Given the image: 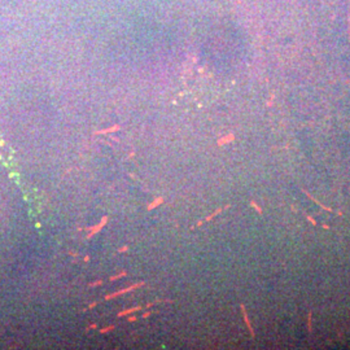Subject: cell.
<instances>
[{
	"instance_id": "9c48e42d",
	"label": "cell",
	"mask_w": 350,
	"mask_h": 350,
	"mask_svg": "<svg viewBox=\"0 0 350 350\" xmlns=\"http://www.w3.org/2000/svg\"><path fill=\"white\" fill-rule=\"evenodd\" d=\"M127 275V272L126 271H122V272H119L118 275H114V276H110V281H115V280H118V279H121V277H123V276H126Z\"/></svg>"
},
{
	"instance_id": "7c38bea8",
	"label": "cell",
	"mask_w": 350,
	"mask_h": 350,
	"mask_svg": "<svg viewBox=\"0 0 350 350\" xmlns=\"http://www.w3.org/2000/svg\"><path fill=\"white\" fill-rule=\"evenodd\" d=\"M128 248H130V246H128V245L122 246V248H119V249H118V253H125L126 250H128Z\"/></svg>"
},
{
	"instance_id": "277c9868",
	"label": "cell",
	"mask_w": 350,
	"mask_h": 350,
	"mask_svg": "<svg viewBox=\"0 0 350 350\" xmlns=\"http://www.w3.org/2000/svg\"><path fill=\"white\" fill-rule=\"evenodd\" d=\"M140 306H135V307H131V309H127V310H123V311H119V313L117 314L118 318H121V316H125V315H128V314H132V313H136V311L140 310Z\"/></svg>"
},
{
	"instance_id": "ac0fdd59",
	"label": "cell",
	"mask_w": 350,
	"mask_h": 350,
	"mask_svg": "<svg viewBox=\"0 0 350 350\" xmlns=\"http://www.w3.org/2000/svg\"><path fill=\"white\" fill-rule=\"evenodd\" d=\"M90 261V256H86L84 257V262H88Z\"/></svg>"
},
{
	"instance_id": "52a82bcc",
	"label": "cell",
	"mask_w": 350,
	"mask_h": 350,
	"mask_svg": "<svg viewBox=\"0 0 350 350\" xmlns=\"http://www.w3.org/2000/svg\"><path fill=\"white\" fill-rule=\"evenodd\" d=\"M222 210H223V209H218V210H215V212L213 213V214H210V215H209V217H208V218H205V220H201V222H199V223H197L196 226H197V227H199V226H201V225H202V222H208V220L213 219V218H214L215 215H218V214H219V213L222 212Z\"/></svg>"
},
{
	"instance_id": "9a60e30c",
	"label": "cell",
	"mask_w": 350,
	"mask_h": 350,
	"mask_svg": "<svg viewBox=\"0 0 350 350\" xmlns=\"http://www.w3.org/2000/svg\"><path fill=\"white\" fill-rule=\"evenodd\" d=\"M96 305H97V302H92L91 305L88 306V309H94V307H95V306H96Z\"/></svg>"
},
{
	"instance_id": "6da1fadb",
	"label": "cell",
	"mask_w": 350,
	"mask_h": 350,
	"mask_svg": "<svg viewBox=\"0 0 350 350\" xmlns=\"http://www.w3.org/2000/svg\"><path fill=\"white\" fill-rule=\"evenodd\" d=\"M144 284H145V283H143V281H140V283H136V284H132V285H130V287L125 288V289L117 290V292L112 293V294H108V296H105V300H106V301H109V300H113V298L118 297V296L123 294V293H127V292H132V290H135V289H138V288L143 287Z\"/></svg>"
},
{
	"instance_id": "7a4b0ae2",
	"label": "cell",
	"mask_w": 350,
	"mask_h": 350,
	"mask_svg": "<svg viewBox=\"0 0 350 350\" xmlns=\"http://www.w3.org/2000/svg\"><path fill=\"white\" fill-rule=\"evenodd\" d=\"M106 222H108V217H102V218H101V220H100V223H99V225H96V226H94V227H91V228H90V231H91V232L88 233V236H87V237H88V239H91L94 235H96V233H99L100 231L102 230V227H104V226L106 225Z\"/></svg>"
},
{
	"instance_id": "e0dca14e",
	"label": "cell",
	"mask_w": 350,
	"mask_h": 350,
	"mask_svg": "<svg viewBox=\"0 0 350 350\" xmlns=\"http://www.w3.org/2000/svg\"><path fill=\"white\" fill-rule=\"evenodd\" d=\"M149 315H151V313H145V314H143V318H148Z\"/></svg>"
},
{
	"instance_id": "ba28073f",
	"label": "cell",
	"mask_w": 350,
	"mask_h": 350,
	"mask_svg": "<svg viewBox=\"0 0 350 350\" xmlns=\"http://www.w3.org/2000/svg\"><path fill=\"white\" fill-rule=\"evenodd\" d=\"M233 140V135H228L226 136V138H222L220 140H218V145H223V144L226 143H230V141Z\"/></svg>"
},
{
	"instance_id": "5bb4252c",
	"label": "cell",
	"mask_w": 350,
	"mask_h": 350,
	"mask_svg": "<svg viewBox=\"0 0 350 350\" xmlns=\"http://www.w3.org/2000/svg\"><path fill=\"white\" fill-rule=\"evenodd\" d=\"M252 206H254V208H256V209H257V210H258V212H259V213H261V209H259V208H258V206H257V205H256V202H254V201H252Z\"/></svg>"
},
{
	"instance_id": "8992f818",
	"label": "cell",
	"mask_w": 350,
	"mask_h": 350,
	"mask_svg": "<svg viewBox=\"0 0 350 350\" xmlns=\"http://www.w3.org/2000/svg\"><path fill=\"white\" fill-rule=\"evenodd\" d=\"M163 202V199L162 197H158V199H156L154 200L153 202H151V204L148 205V210H153V209H156L157 206H159V205Z\"/></svg>"
},
{
	"instance_id": "4fadbf2b",
	"label": "cell",
	"mask_w": 350,
	"mask_h": 350,
	"mask_svg": "<svg viewBox=\"0 0 350 350\" xmlns=\"http://www.w3.org/2000/svg\"><path fill=\"white\" fill-rule=\"evenodd\" d=\"M94 328H97L96 324H91V326H88L87 327V331H88V329H94Z\"/></svg>"
},
{
	"instance_id": "3957f363",
	"label": "cell",
	"mask_w": 350,
	"mask_h": 350,
	"mask_svg": "<svg viewBox=\"0 0 350 350\" xmlns=\"http://www.w3.org/2000/svg\"><path fill=\"white\" fill-rule=\"evenodd\" d=\"M241 310H243L244 320H245V323H246V327H248V329H249V332H250L252 337H254V331H253V328H252V326H250V320H249V318H248V314H246L245 306H244V305H241Z\"/></svg>"
},
{
	"instance_id": "30bf717a",
	"label": "cell",
	"mask_w": 350,
	"mask_h": 350,
	"mask_svg": "<svg viewBox=\"0 0 350 350\" xmlns=\"http://www.w3.org/2000/svg\"><path fill=\"white\" fill-rule=\"evenodd\" d=\"M114 329V326H109V327H104V328H101L100 329V333L101 334H104V333H108V332H110V331H113Z\"/></svg>"
},
{
	"instance_id": "5b68a950",
	"label": "cell",
	"mask_w": 350,
	"mask_h": 350,
	"mask_svg": "<svg viewBox=\"0 0 350 350\" xmlns=\"http://www.w3.org/2000/svg\"><path fill=\"white\" fill-rule=\"evenodd\" d=\"M119 126H113V127H109V128H105V130H99V131H96L95 134H97V135H102V134H109V132H114V131H118L119 130Z\"/></svg>"
},
{
	"instance_id": "2e32d148",
	"label": "cell",
	"mask_w": 350,
	"mask_h": 350,
	"mask_svg": "<svg viewBox=\"0 0 350 350\" xmlns=\"http://www.w3.org/2000/svg\"><path fill=\"white\" fill-rule=\"evenodd\" d=\"M136 320V316H130L128 318V322H135Z\"/></svg>"
},
{
	"instance_id": "8fae6325",
	"label": "cell",
	"mask_w": 350,
	"mask_h": 350,
	"mask_svg": "<svg viewBox=\"0 0 350 350\" xmlns=\"http://www.w3.org/2000/svg\"><path fill=\"white\" fill-rule=\"evenodd\" d=\"M101 284H102L101 280H96L94 283H88V287H97V285H101Z\"/></svg>"
}]
</instances>
